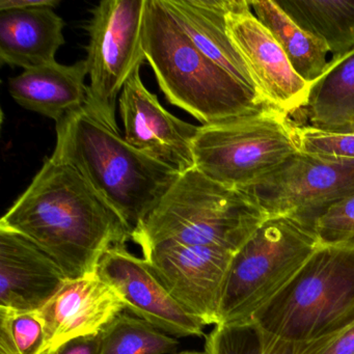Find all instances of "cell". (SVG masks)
<instances>
[{
    "label": "cell",
    "mask_w": 354,
    "mask_h": 354,
    "mask_svg": "<svg viewBox=\"0 0 354 354\" xmlns=\"http://www.w3.org/2000/svg\"><path fill=\"white\" fill-rule=\"evenodd\" d=\"M46 252L68 279L96 273L103 254L131 239L119 215L73 167L45 159L0 221Z\"/></svg>",
    "instance_id": "cell-1"
},
{
    "label": "cell",
    "mask_w": 354,
    "mask_h": 354,
    "mask_svg": "<svg viewBox=\"0 0 354 354\" xmlns=\"http://www.w3.org/2000/svg\"><path fill=\"white\" fill-rule=\"evenodd\" d=\"M50 157L75 169L119 215L131 236L180 175L136 150L86 106L57 122Z\"/></svg>",
    "instance_id": "cell-2"
},
{
    "label": "cell",
    "mask_w": 354,
    "mask_h": 354,
    "mask_svg": "<svg viewBox=\"0 0 354 354\" xmlns=\"http://www.w3.org/2000/svg\"><path fill=\"white\" fill-rule=\"evenodd\" d=\"M144 49L169 102L202 126L216 125L271 107L203 55L163 0H147Z\"/></svg>",
    "instance_id": "cell-3"
},
{
    "label": "cell",
    "mask_w": 354,
    "mask_h": 354,
    "mask_svg": "<svg viewBox=\"0 0 354 354\" xmlns=\"http://www.w3.org/2000/svg\"><path fill=\"white\" fill-rule=\"evenodd\" d=\"M267 217L248 192L218 183L194 167L180 174L131 240L142 250L177 242L235 254Z\"/></svg>",
    "instance_id": "cell-4"
},
{
    "label": "cell",
    "mask_w": 354,
    "mask_h": 354,
    "mask_svg": "<svg viewBox=\"0 0 354 354\" xmlns=\"http://www.w3.org/2000/svg\"><path fill=\"white\" fill-rule=\"evenodd\" d=\"M275 337L295 343L339 335L354 324V242L323 245L254 315Z\"/></svg>",
    "instance_id": "cell-5"
},
{
    "label": "cell",
    "mask_w": 354,
    "mask_h": 354,
    "mask_svg": "<svg viewBox=\"0 0 354 354\" xmlns=\"http://www.w3.org/2000/svg\"><path fill=\"white\" fill-rule=\"evenodd\" d=\"M320 245L312 223L289 215L267 217L233 254L221 292L216 325L252 321Z\"/></svg>",
    "instance_id": "cell-6"
},
{
    "label": "cell",
    "mask_w": 354,
    "mask_h": 354,
    "mask_svg": "<svg viewBox=\"0 0 354 354\" xmlns=\"http://www.w3.org/2000/svg\"><path fill=\"white\" fill-rule=\"evenodd\" d=\"M298 126L279 109L211 126H198L194 167L218 183L245 189L300 153Z\"/></svg>",
    "instance_id": "cell-7"
},
{
    "label": "cell",
    "mask_w": 354,
    "mask_h": 354,
    "mask_svg": "<svg viewBox=\"0 0 354 354\" xmlns=\"http://www.w3.org/2000/svg\"><path fill=\"white\" fill-rule=\"evenodd\" d=\"M147 0H104L86 26V68L90 78L86 109L113 131L117 101L124 86L147 61L144 24Z\"/></svg>",
    "instance_id": "cell-8"
},
{
    "label": "cell",
    "mask_w": 354,
    "mask_h": 354,
    "mask_svg": "<svg viewBox=\"0 0 354 354\" xmlns=\"http://www.w3.org/2000/svg\"><path fill=\"white\" fill-rule=\"evenodd\" d=\"M268 216L315 221L354 192V160L298 153L265 179L245 188Z\"/></svg>",
    "instance_id": "cell-9"
},
{
    "label": "cell",
    "mask_w": 354,
    "mask_h": 354,
    "mask_svg": "<svg viewBox=\"0 0 354 354\" xmlns=\"http://www.w3.org/2000/svg\"><path fill=\"white\" fill-rule=\"evenodd\" d=\"M250 8V1L231 0L225 15L227 35L263 102L289 115L306 106L312 84L296 73L279 43Z\"/></svg>",
    "instance_id": "cell-10"
},
{
    "label": "cell",
    "mask_w": 354,
    "mask_h": 354,
    "mask_svg": "<svg viewBox=\"0 0 354 354\" xmlns=\"http://www.w3.org/2000/svg\"><path fill=\"white\" fill-rule=\"evenodd\" d=\"M144 259L173 297L205 325L218 323L221 292L233 252L211 246L162 242Z\"/></svg>",
    "instance_id": "cell-11"
},
{
    "label": "cell",
    "mask_w": 354,
    "mask_h": 354,
    "mask_svg": "<svg viewBox=\"0 0 354 354\" xmlns=\"http://www.w3.org/2000/svg\"><path fill=\"white\" fill-rule=\"evenodd\" d=\"M97 272L134 316L174 337L204 335L206 325L173 297L145 259L132 254L126 245L109 248Z\"/></svg>",
    "instance_id": "cell-12"
},
{
    "label": "cell",
    "mask_w": 354,
    "mask_h": 354,
    "mask_svg": "<svg viewBox=\"0 0 354 354\" xmlns=\"http://www.w3.org/2000/svg\"><path fill=\"white\" fill-rule=\"evenodd\" d=\"M118 103L128 144L179 174L194 169L198 126L169 113L156 95L147 90L140 69L126 82Z\"/></svg>",
    "instance_id": "cell-13"
},
{
    "label": "cell",
    "mask_w": 354,
    "mask_h": 354,
    "mask_svg": "<svg viewBox=\"0 0 354 354\" xmlns=\"http://www.w3.org/2000/svg\"><path fill=\"white\" fill-rule=\"evenodd\" d=\"M124 310L119 294L98 272L67 279L38 310L46 333L45 354L70 339L100 333Z\"/></svg>",
    "instance_id": "cell-14"
},
{
    "label": "cell",
    "mask_w": 354,
    "mask_h": 354,
    "mask_svg": "<svg viewBox=\"0 0 354 354\" xmlns=\"http://www.w3.org/2000/svg\"><path fill=\"white\" fill-rule=\"evenodd\" d=\"M61 267L34 242L0 227V308L34 312L67 281Z\"/></svg>",
    "instance_id": "cell-15"
},
{
    "label": "cell",
    "mask_w": 354,
    "mask_h": 354,
    "mask_svg": "<svg viewBox=\"0 0 354 354\" xmlns=\"http://www.w3.org/2000/svg\"><path fill=\"white\" fill-rule=\"evenodd\" d=\"M86 59L69 66L55 62L24 70L20 75L11 78L10 94L20 106L57 123L86 106Z\"/></svg>",
    "instance_id": "cell-16"
},
{
    "label": "cell",
    "mask_w": 354,
    "mask_h": 354,
    "mask_svg": "<svg viewBox=\"0 0 354 354\" xmlns=\"http://www.w3.org/2000/svg\"><path fill=\"white\" fill-rule=\"evenodd\" d=\"M65 21L50 8L0 11V59L24 70L55 63Z\"/></svg>",
    "instance_id": "cell-17"
},
{
    "label": "cell",
    "mask_w": 354,
    "mask_h": 354,
    "mask_svg": "<svg viewBox=\"0 0 354 354\" xmlns=\"http://www.w3.org/2000/svg\"><path fill=\"white\" fill-rule=\"evenodd\" d=\"M163 3L203 55L258 95L248 67L227 35L225 15L231 0H163Z\"/></svg>",
    "instance_id": "cell-18"
},
{
    "label": "cell",
    "mask_w": 354,
    "mask_h": 354,
    "mask_svg": "<svg viewBox=\"0 0 354 354\" xmlns=\"http://www.w3.org/2000/svg\"><path fill=\"white\" fill-rule=\"evenodd\" d=\"M306 109L312 127L354 132V48L329 62L313 82Z\"/></svg>",
    "instance_id": "cell-19"
},
{
    "label": "cell",
    "mask_w": 354,
    "mask_h": 354,
    "mask_svg": "<svg viewBox=\"0 0 354 354\" xmlns=\"http://www.w3.org/2000/svg\"><path fill=\"white\" fill-rule=\"evenodd\" d=\"M259 21L272 35L285 53L296 73L312 84L326 69V45L302 30L290 18L277 1H250Z\"/></svg>",
    "instance_id": "cell-20"
},
{
    "label": "cell",
    "mask_w": 354,
    "mask_h": 354,
    "mask_svg": "<svg viewBox=\"0 0 354 354\" xmlns=\"http://www.w3.org/2000/svg\"><path fill=\"white\" fill-rule=\"evenodd\" d=\"M302 30L322 41L335 57L354 48V0H279Z\"/></svg>",
    "instance_id": "cell-21"
},
{
    "label": "cell",
    "mask_w": 354,
    "mask_h": 354,
    "mask_svg": "<svg viewBox=\"0 0 354 354\" xmlns=\"http://www.w3.org/2000/svg\"><path fill=\"white\" fill-rule=\"evenodd\" d=\"M339 335L319 341L295 343L271 335L252 320L218 324L206 337L205 352L207 354H322Z\"/></svg>",
    "instance_id": "cell-22"
},
{
    "label": "cell",
    "mask_w": 354,
    "mask_h": 354,
    "mask_svg": "<svg viewBox=\"0 0 354 354\" xmlns=\"http://www.w3.org/2000/svg\"><path fill=\"white\" fill-rule=\"evenodd\" d=\"M178 345L175 337L131 313L122 312L101 331V354H169Z\"/></svg>",
    "instance_id": "cell-23"
},
{
    "label": "cell",
    "mask_w": 354,
    "mask_h": 354,
    "mask_svg": "<svg viewBox=\"0 0 354 354\" xmlns=\"http://www.w3.org/2000/svg\"><path fill=\"white\" fill-rule=\"evenodd\" d=\"M0 329L7 331L20 354H45L46 333L38 310L16 312L0 308Z\"/></svg>",
    "instance_id": "cell-24"
},
{
    "label": "cell",
    "mask_w": 354,
    "mask_h": 354,
    "mask_svg": "<svg viewBox=\"0 0 354 354\" xmlns=\"http://www.w3.org/2000/svg\"><path fill=\"white\" fill-rule=\"evenodd\" d=\"M300 153L324 158L354 160V132H335L312 126L297 128Z\"/></svg>",
    "instance_id": "cell-25"
},
{
    "label": "cell",
    "mask_w": 354,
    "mask_h": 354,
    "mask_svg": "<svg viewBox=\"0 0 354 354\" xmlns=\"http://www.w3.org/2000/svg\"><path fill=\"white\" fill-rule=\"evenodd\" d=\"M314 229L323 245L354 242V192L323 212Z\"/></svg>",
    "instance_id": "cell-26"
},
{
    "label": "cell",
    "mask_w": 354,
    "mask_h": 354,
    "mask_svg": "<svg viewBox=\"0 0 354 354\" xmlns=\"http://www.w3.org/2000/svg\"><path fill=\"white\" fill-rule=\"evenodd\" d=\"M46 354H101V331L70 339Z\"/></svg>",
    "instance_id": "cell-27"
},
{
    "label": "cell",
    "mask_w": 354,
    "mask_h": 354,
    "mask_svg": "<svg viewBox=\"0 0 354 354\" xmlns=\"http://www.w3.org/2000/svg\"><path fill=\"white\" fill-rule=\"evenodd\" d=\"M59 3H61L59 0H1L0 11L41 9V8H50L55 10Z\"/></svg>",
    "instance_id": "cell-28"
},
{
    "label": "cell",
    "mask_w": 354,
    "mask_h": 354,
    "mask_svg": "<svg viewBox=\"0 0 354 354\" xmlns=\"http://www.w3.org/2000/svg\"><path fill=\"white\" fill-rule=\"evenodd\" d=\"M322 354H354V324L343 331Z\"/></svg>",
    "instance_id": "cell-29"
},
{
    "label": "cell",
    "mask_w": 354,
    "mask_h": 354,
    "mask_svg": "<svg viewBox=\"0 0 354 354\" xmlns=\"http://www.w3.org/2000/svg\"><path fill=\"white\" fill-rule=\"evenodd\" d=\"M0 354H20L7 331L0 329Z\"/></svg>",
    "instance_id": "cell-30"
},
{
    "label": "cell",
    "mask_w": 354,
    "mask_h": 354,
    "mask_svg": "<svg viewBox=\"0 0 354 354\" xmlns=\"http://www.w3.org/2000/svg\"><path fill=\"white\" fill-rule=\"evenodd\" d=\"M179 354H207L206 352H200V351H185L182 352V353Z\"/></svg>",
    "instance_id": "cell-31"
}]
</instances>
